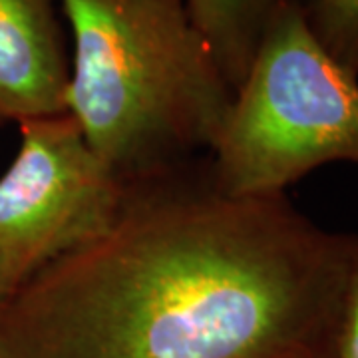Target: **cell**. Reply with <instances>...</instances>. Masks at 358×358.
<instances>
[{
  "label": "cell",
  "instance_id": "obj_1",
  "mask_svg": "<svg viewBox=\"0 0 358 358\" xmlns=\"http://www.w3.org/2000/svg\"><path fill=\"white\" fill-rule=\"evenodd\" d=\"M357 243L195 162L0 301V358H320Z\"/></svg>",
  "mask_w": 358,
  "mask_h": 358
},
{
  "label": "cell",
  "instance_id": "obj_2",
  "mask_svg": "<svg viewBox=\"0 0 358 358\" xmlns=\"http://www.w3.org/2000/svg\"><path fill=\"white\" fill-rule=\"evenodd\" d=\"M66 114L128 185L209 155L235 90L183 0H58Z\"/></svg>",
  "mask_w": 358,
  "mask_h": 358
},
{
  "label": "cell",
  "instance_id": "obj_3",
  "mask_svg": "<svg viewBox=\"0 0 358 358\" xmlns=\"http://www.w3.org/2000/svg\"><path fill=\"white\" fill-rule=\"evenodd\" d=\"M329 164L358 166V74L327 52L294 0H282L207 166L223 192L285 195Z\"/></svg>",
  "mask_w": 358,
  "mask_h": 358
},
{
  "label": "cell",
  "instance_id": "obj_4",
  "mask_svg": "<svg viewBox=\"0 0 358 358\" xmlns=\"http://www.w3.org/2000/svg\"><path fill=\"white\" fill-rule=\"evenodd\" d=\"M18 128L0 176V301L108 229L129 192L66 112Z\"/></svg>",
  "mask_w": 358,
  "mask_h": 358
},
{
  "label": "cell",
  "instance_id": "obj_5",
  "mask_svg": "<svg viewBox=\"0 0 358 358\" xmlns=\"http://www.w3.org/2000/svg\"><path fill=\"white\" fill-rule=\"evenodd\" d=\"M58 0H0V122L66 112L70 50Z\"/></svg>",
  "mask_w": 358,
  "mask_h": 358
},
{
  "label": "cell",
  "instance_id": "obj_6",
  "mask_svg": "<svg viewBox=\"0 0 358 358\" xmlns=\"http://www.w3.org/2000/svg\"><path fill=\"white\" fill-rule=\"evenodd\" d=\"M282 0H183L233 90L241 84Z\"/></svg>",
  "mask_w": 358,
  "mask_h": 358
},
{
  "label": "cell",
  "instance_id": "obj_7",
  "mask_svg": "<svg viewBox=\"0 0 358 358\" xmlns=\"http://www.w3.org/2000/svg\"><path fill=\"white\" fill-rule=\"evenodd\" d=\"M308 28L350 72L358 74V0H294Z\"/></svg>",
  "mask_w": 358,
  "mask_h": 358
},
{
  "label": "cell",
  "instance_id": "obj_8",
  "mask_svg": "<svg viewBox=\"0 0 358 358\" xmlns=\"http://www.w3.org/2000/svg\"><path fill=\"white\" fill-rule=\"evenodd\" d=\"M320 358H358V243Z\"/></svg>",
  "mask_w": 358,
  "mask_h": 358
}]
</instances>
